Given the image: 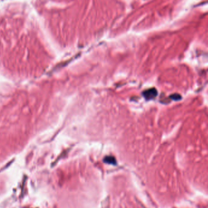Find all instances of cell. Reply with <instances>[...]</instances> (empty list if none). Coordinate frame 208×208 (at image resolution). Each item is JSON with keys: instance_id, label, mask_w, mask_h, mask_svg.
I'll return each mask as SVG.
<instances>
[{"instance_id": "1", "label": "cell", "mask_w": 208, "mask_h": 208, "mask_svg": "<svg viewBox=\"0 0 208 208\" xmlns=\"http://www.w3.org/2000/svg\"><path fill=\"white\" fill-rule=\"evenodd\" d=\"M157 94H158V92H157L156 90L154 89V88L148 90L143 92V95H144L145 99H148V100H149V99L150 100V99L154 98L155 97L157 96Z\"/></svg>"}, {"instance_id": "2", "label": "cell", "mask_w": 208, "mask_h": 208, "mask_svg": "<svg viewBox=\"0 0 208 208\" xmlns=\"http://www.w3.org/2000/svg\"><path fill=\"white\" fill-rule=\"evenodd\" d=\"M104 161L106 163H109V164H115V159L114 158V157L112 156H107L104 159Z\"/></svg>"}]
</instances>
